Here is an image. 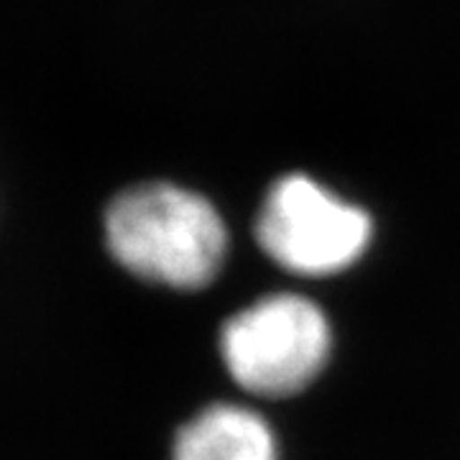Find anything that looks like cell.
<instances>
[{"mask_svg":"<svg viewBox=\"0 0 460 460\" xmlns=\"http://www.w3.org/2000/svg\"><path fill=\"white\" fill-rule=\"evenodd\" d=\"M220 348L238 386L259 396H289L325 368L330 323L305 296H263L230 317Z\"/></svg>","mask_w":460,"mask_h":460,"instance_id":"7a4b0ae2","label":"cell"},{"mask_svg":"<svg viewBox=\"0 0 460 460\" xmlns=\"http://www.w3.org/2000/svg\"><path fill=\"white\" fill-rule=\"evenodd\" d=\"M371 215L307 174L281 177L263 199L256 238L274 261L305 277L348 269L371 243Z\"/></svg>","mask_w":460,"mask_h":460,"instance_id":"3957f363","label":"cell"},{"mask_svg":"<svg viewBox=\"0 0 460 460\" xmlns=\"http://www.w3.org/2000/svg\"><path fill=\"white\" fill-rule=\"evenodd\" d=\"M174 460H277V443L256 411L215 404L180 429Z\"/></svg>","mask_w":460,"mask_h":460,"instance_id":"277c9868","label":"cell"},{"mask_svg":"<svg viewBox=\"0 0 460 460\" xmlns=\"http://www.w3.org/2000/svg\"><path fill=\"white\" fill-rule=\"evenodd\" d=\"M105 243L138 279L199 289L217 277L228 230L208 199L177 184H138L108 205Z\"/></svg>","mask_w":460,"mask_h":460,"instance_id":"6da1fadb","label":"cell"}]
</instances>
